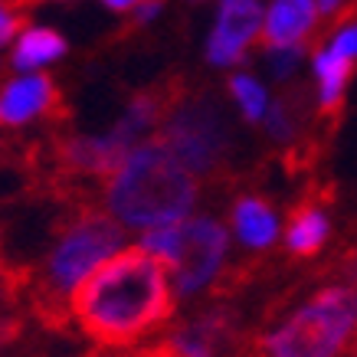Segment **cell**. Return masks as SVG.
Returning <instances> with one entry per match:
<instances>
[{"label":"cell","mask_w":357,"mask_h":357,"mask_svg":"<svg viewBox=\"0 0 357 357\" xmlns=\"http://www.w3.org/2000/svg\"><path fill=\"white\" fill-rule=\"evenodd\" d=\"M177 312V292L167 279V262L151 249L128 246L102 259L69 295L73 325L102 351H125Z\"/></svg>","instance_id":"obj_1"},{"label":"cell","mask_w":357,"mask_h":357,"mask_svg":"<svg viewBox=\"0 0 357 357\" xmlns=\"http://www.w3.org/2000/svg\"><path fill=\"white\" fill-rule=\"evenodd\" d=\"M125 227L109 217L98 204H69L59 206L53 227H50V246L43 259L33 262L30 289H26V312L40 321L50 335H69L73 314H69V295L102 259L121 246Z\"/></svg>","instance_id":"obj_2"},{"label":"cell","mask_w":357,"mask_h":357,"mask_svg":"<svg viewBox=\"0 0 357 357\" xmlns=\"http://www.w3.org/2000/svg\"><path fill=\"white\" fill-rule=\"evenodd\" d=\"M154 141L167 148L194 177L217 190L233 194L243 181H249L246 171L239 167L243 158L239 121L233 119L220 89L200 76L187 73L184 89L158 125Z\"/></svg>","instance_id":"obj_3"},{"label":"cell","mask_w":357,"mask_h":357,"mask_svg":"<svg viewBox=\"0 0 357 357\" xmlns=\"http://www.w3.org/2000/svg\"><path fill=\"white\" fill-rule=\"evenodd\" d=\"M125 229L171 227L200 204L197 177L158 141H144L125 154V161L98 187V204Z\"/></svg>","instance_id":"obj_4"},{"label":"cell","mask_w":357,"mask_h":357,"mask_svg":"<svg viewBox=\"0 0 357 357\" xmlns=\"http://www.w3.org/2000/svg\"><path fill=\"white\" fill-rule=\"evenodd\" d=\"M144 249L167 262L177 298H194L217 279L229 249V233L217 217H194L144 233Z\"/></svg>","instance_id":"obj_5"},{"label":"cell","mask_w":357,"mask_h":357,"mask_svg":"<svg viewBox=\"0 0 357 357\" xmlns=\"http://www.w3.org/2000/svg\"><path fill=\"white\" fill-rule=\"evenodd\" d=\"M249 335L252 325L236 302L210 298L204 308H194L181 321H174L151 344L125 357H239Z\"/></svg>","instance_id":"obj_6"},{"label":"cell","mask_w":357,"mask_h":357,"mask_svg":"<svg viewBox=\"0 0 357 357\" xmlns=\"http://www.w3.org/2000/svg\"><path fill=\"white\" fill-rule=\"evenodd\" d=\"M337 204V187L328 177H308L302 194L285 210V243L282 256L289 262L314 259L331 239V217Z\"/></svg>","instance_id":"obj_7"},{"label":"cell","mask_w":357,"mask_h":357,"mask_svg":"<svg viewBox=\"0 0 357 357\" xmlns=\"http://www.w3.org/2000/svg\"><path fill=\"white\" fill-rule=\"evenodd\" d=\"M73 119L63 86L50 73L20 76L0 86V128H23L43 121L46 128H66Z\"/></svg>","instance_id":"obj_8"},{"label":"cell","mask_w":357,"mask_h":357,"mask_svg":"<svg viewBox=\"0 0 357 357\" xmlns=\"http://www.w3.org/2000/svg\"><path fill=\"white\" fill-rule=\"evenodd\" d=\"M262 7L259 0H223L217 13V26L206 43V59L213 66L239 63L246 50L259 40Z\"/></svg>","instance_id":"obj_9"},{"label":"cell","mask_w":357,"mask_h":357,"mask_svg":"<svg viewBox=\"0 0 357 357\" xmlns=\"http://www.w3.org/2000/svg\"><path fill=\"white\" fill-rule=\"evenodd\" d=\"M229 200V220L236 229V239L243 243L246 252H269L279 239V213L272 197H266L259 187H252V181L233 190Z\"/></svg>","instance_id":"obj_10"},{"label":"cell","mask_w":357,"mask_h":357,"mask_svg":"<svg viewBox=\"0 0 357 357\" xmlns=\"http://www.w3.org/2000/svg\"><path fill=\"white\" fill-rule=\"evenodd\" d=\"M314 33H318V3L314 0H275L266 13L256 43L266 53L285 50V46H312Z\"/></svg>","instance_id":"obj_11"},{"label":"cell","mask_w":357,"mask_h":357,"mask_svg":"<svg viewBox=\"0 0 357 357\" xmlns=\"http://www.w3.org/2000/svg\"><path fill=\"white\" fill-rule=\"evenodd\" d=\"M314 76H318V121L337 131L344 115V89L354 76V59L335 50H314Z\"/></svg>","instance_id":"obj_12"},{"label":"cell","mask_w":357,"mask_h":357,"mask_svg":"<svg viewBox=\"0 0 357 357\" xmlns=\"http://www.w3.org/2000/svg\"><path fill=\"white\" fill-rule=\"evenodd\" d=\"M66 50H69V43L63 40V33L50 30V26H33V30H26L20 40H17L10 66L13 69H23V73H26V69H40V66L66 56Z\"/></svg>","instance_id":"obj_13"},{"label":"cell","mask_w":357,"mask_h":357,"mask_svg":"<svg viewBox=\"0 0 357 357\" xmlns=\"http://www.w3.org/2000/svg\"><path fill=\"white\" fill-rule=\"evenodd\" d=\"M227 89L249 125H259V121L266 119V109H269V105H266V89L252 76H243V73H239V76H229Z\"/></svg>","instance_id":"obj_14"},{"label":"cell","mask_w":357,"mask_h":357,"mask_svg":"<svg viewBox=\"0 0 357 357\" xmlns=\"http://www.w3.org/2000/svg\"><path fill=\"white\" fill-rule=\"evenodd\" d=\"M36 3L40 0H0V46H7L30 23Z\"/></svg>","instance_id":"obj_15"},{"label":"cell","mask_w":357,"mask_h":357,"mask_svg":"<svg viewBox=\"0 0 357 357\" xmlns=\"http://www.w3.org/2000/svg\"><path fill=\"white\" fill-rule=\"evenodd\" d=\"M308 53V46H285V50H269V66H272V76L285 82V79H292L295 66L298 59Z\"/></svg>","instance_id":"obj_16"},{"label":"cell","mask_w":357,"mask_h":357,"mask_svg":"<svg viewBox=\"0 0 357 357\" xmlns=\"http://www.w3.org/2000/svg\"><path fill=\"white\" fill-rule=\"evenodd\" d=\"M138 3H144V0H105V7H112V10H131V7H138Z\"/></svg>","instance_id":"obj_17"}]
</instances>
